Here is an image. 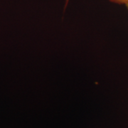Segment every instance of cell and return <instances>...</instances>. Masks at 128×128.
Here are the masks:
<instances>
[{
	"instance_id": "cell-1",
	"label": "cell",
	"mask_w": 128,
	"mask_h": 128,
	"mask_svg": "<svg viewBox=\"0 0 128 128\" xmlns=\"http://www.w3.org/2000/svg\"><path fill=\"white\" fill-rule=\"evenodd\" d=\"M110 2H112L114 4H128V0H108Z\"/></svg>"
},
{
	"instance_id": "cell-2",
	"label": "cell",
	"mask_w": 128,
	"mask_h": 128,
	"mask_svg": "<svg viewBox=\"0 0 128 128\" xmlns=\"http://www.w3.org/2000/svg\"><path fill=\"white\" fill-rule=\"evenodd\" d=\"M126 6H127V7H128V4L126 5Z\"/></svg>"
}]
</instances>
